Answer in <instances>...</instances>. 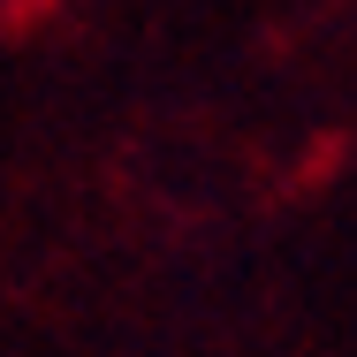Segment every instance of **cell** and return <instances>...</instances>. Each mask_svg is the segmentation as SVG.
Masks as SVG:
<instances>
[]
</instances>
